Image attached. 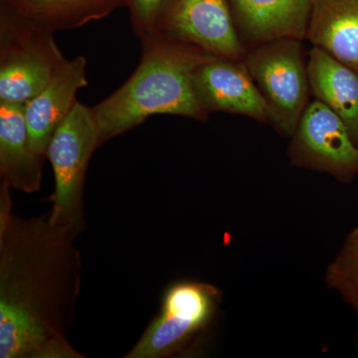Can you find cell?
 Instances as JSON below:
<instances>
[{
    "label": "cell",
    "instance_id": "cell-10",
    "mask_svg": "<svg viewBox=\"0 0 358 358\" xmlns=\"http://www.w3.org/2000/svg\"><path fill=\"white\" fill-rule=\"evenodd\" d=\"M87 85L86 57L66 59L43 89L24 103L30 145L36 154L46 157L52 136L76 105L79 90Z\"/></svg>",
    "mask_w": 358,
    "mask_h": 358
},
{
    "label": "cell",
    "instance_id": "cell-4",
    "mask_svg": "<svg viewBox=\"0 0 358 358\" xmlns=\"http://www.w3.org/2000/svg\"><path fill=\"white\" fill-rule=\"evenodd\" d=\"M65 61L54 32L0 6V102L31 100Z\"/></svg>",
    "mask_w": 358,
    "mask_h": 358
},
{
    "label": "cell",
    "instance_id": "cell-15",
    "mask_svg": "<svg viewBox=\"0 0 358 358\" xmlns=\"http://www.w3.org/2000/svg\"><path fill=\"white\" fill-rule=\"evenodd\" d=\"M0 6L51 32L103 20L127 0H0Z\"/></svg>",
    "mask_w": 358,
    "mask_h": 358
},
{
    "label": "cell",
    "instance_id": "cell-6",
    "mask_svg": "<svg viewBox=\"0 0 358 358\" xmlns=\"http://www.w3.org/2000/svg\"><path fill=\"white\" fill-rule=\"evenodd\" d=\"M220 293L201 282H178L166 289L160 312L127 358H164L180 352L210 324Z\"/></svg>",
    "mask_w": 358,
    "mask_h": 358
},
{
    "label": "cell",
    "instance_id": "cell-16",
    "mask_svg": "<svg viewBox=\"0 0 358 358\" xmlns=\"http://www.w3.org/2000/svg\"><path fill=\"white\" fill-rule=\"evenodd\" d=\"M326 282L358 313V225L327 267Z\"/></svg>",
    "mask_w": 358,
    "mask_h": 358
},
{
    "label": "cell",
    "instance_id": "cell-8",
    "mask_svg": "<svg viewBox=\"0 0 358 358\" xmlns=\"http://www.w3.org/2000/svg\"><path fill=\"white\" fill-rule=\"evenodd\" d=\"M155 31L217 57L241 61L244 56L228 0H169Z\"/></svg>",
    "mask_w": 358,
    "mask_h": 358
},
{
    "label": "cell",
    "instance_id": "cell-17",
    "mask_svg": "<svg viewBox=\"0 0 358 358\" xmlns=\"http://www.w3.org/2000/svg\"><path fill=\"white\" fill-rule=\"evenodd\" d=\"M169 0H127L129 18L134 34L141 35L154 32L160 14Z\"/></svg>",
    "mask_w": 358,
    "mask_h": 358
},
{
    "label": "cell",
    "instance_id": "cell-13",
    "mask_svg": "<svg viewBox=\"0 0 358 358\" xmlns=\"http://www.w3.org/2000/svg\"><path fill=\"white\" fill-rule=\"evenodd\" d=\"M308 83L315 100L345 122L358 145V72L313 46L307 64Z\"/></svg>",
    "mask_w": 358,
    "mask_h": 358
},
{
    "label": "cell",
    "instance_id": "cell-3",
    "mask_svg": "<svg viewBox=\"0 0 358 358\" xmlns=\"http://www.w3.org/2000/svg\"><path fill=\"white\" fill-rule=\"evenodd\" d=\"M102 145L92 108L77 102L47 148L55 178L49 222L76 237L84 228V185L90 159Z\"/></svg>",
    "mask_w": 358,
    "mask_h": 358
},
{
    "label": "cell",
    "instance_id": "cell-2",
    "mask_svg": "<svg viewBox=\"0 0 358 358\" xmlns=\"http://www.w3.org/2000/svg\"><path fill=\"white\" fill-rule=\"evenodd\" d=\"M140 39L136 69L112 95L92 108L102 145L152 115L206 119L195 94L193 75L211 54L162 32L148 33Z\"/></svg>",
    "mask_w": 358,
    "mask_h": 358
},
{
    "label": "cell",
    "instance_id": "cell-9",
    "mask_svg": "<svg viewBox=\"0 0 358 358\" xmlns=\"http://www.w3.org/2000/svg\"><path fill=\"white\" fill-rule=\"evenodd\" d=\"M205 112H225L268 122V106L245 62L208 56L193 75Z\"/></svg>",
    "mask_w": 358,
    "mask_h": 358
},
{
    "label": "cell",
    "instance_id": "cell-11",
    "mask_svg": "<svg viewBox=\"0 0 358 358\" xmlns=\"http://www.w3.org/2000/svg\"><path fill=\"white\" fill-rule=\"evenodd\" d=\"M236 27L245 38L262 44L307 36L315 0H228Z\"/></svg>",
    "mask_w": 358,
    "mask_h": 358
},
{
    "label": "cell",
    "instance_id": "cell-14",
    "mask_svg": "<svg viewBox=\"0 0 358 358\" xmlns=\"http://www.w3.org/2000/svg\"><path fill=\"white\" fill-rule=\"evenodd\" d=\"M306 37L358 72V0H315Z\"/></svg>",
    "mask_w": 358,
    "mask_h": 358
},
{
    "label": "cell",
    "instance_id": "cell-7",
    "mask_svg": "<svg viewBox=\"0 0 358 358\" xmlns=\"http://www.w3.org/2000/svg\"><path fill=\"white\" fill-rule=\"evenodd\" d=\"M293 164L341 179L358 173V145L334 110L320 101L308 103L293 134Z\"/></svg>",
    "mask_w": 358,
    "mask_h": 358
},
{
    "label": "cell",
    "instance_id": "cell-1",
    "mask_svg": "<svg viewBox=\"0 0 358 358\" xmlns=\"http://www.w3.org/2000/svg\"><path fill=\"white\" fill-rule=\"evenodd\" d=\"M10 186H0V357H83L68 341L80 289L74 236L48 215L13 212Z\"/></svg>",
    "mask_w": 358,
    "mask_h": 358
},
{
    "label": "cell",
    "instance_id": "cell-12",
    "mask_svg": "<svg viewBox=\"0 0 358 358\" xmlns=\"http://www.w3.org/2000/svg\"><path fill=\"white\" fill-rule=\"evenodd\" d=\"M44 159L30 145L24 103L0 102L1 181L20 192H38Z\"/></svg>",
    "mask_w": 358,
    "mask_h": 358
},
{
    "label": "cell",
    "instance_id": "cell-5",
    "mask_svg": "<svg viewBox=\"0 0 358 358\" xmlns=\"http://www.w3.org/2000/svg\"><path fill=\"white\" fill-rule=\"evenodd\" d=\"M244 62L267 103L268 122L285 136H293L307 108L310 90L301 40L260 44Z\"/></svg>",
    "mask_w": 358,
    "mask_h": 358
}]
</instances>
